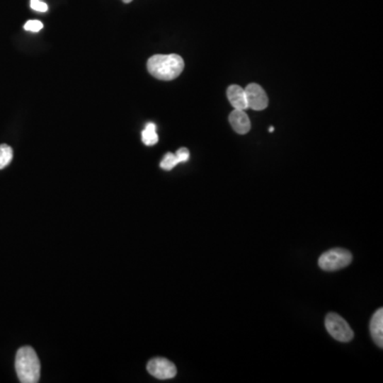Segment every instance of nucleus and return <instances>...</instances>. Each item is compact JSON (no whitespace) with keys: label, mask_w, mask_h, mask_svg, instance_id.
<instances>
[{"label":"nucleus","mask_w":383,"mask_h":383,"mask_svg":"<svg viewBox=\"0 0 383 383\" xmlns=\"http://www.w3.org/2000/svg\"><path fill=\"white\" fill-rule=\"evenodd\" d=\"M184 61L179 55H156L147 61V69L156 79L171 81L183 72Z\"/></svg>","instance_id":"f257e3e1"},{"label":"nucleus","mask_w":383,"mask_h":383,"mask_svg":"<svg viewBox=\"0 0 383 383\" xmlns=\"http://www.w3.org/2000/svg\"><path fill=\"white\" fill-rule=\"evenodd\" d=\"M16 370L21 382H39L41 377V363L33 347L24 346L18 349L16 358Z\"/></svg>","instance_id":"f03ea898"},{"label":"nucleus","mask_w":383,"mask_h":383,"mask_svg":"<svg viewBox=\"0 0 383 383\" xmlns=\"http://www.w3.org/2000/svg\"><path fill=\"white\" fill-rule=\"evenodd\" d=\"M353 261V256L346 249L334 248L326 251L319 257V268L326 272H334L346 268Z\"/></svg>","instance_id":"7ed1b4c3"},{"label":"nucleus","mask_w":383,"mask_h":383,"mask_svg":"<svg viewBox=\"0 0 383 383\" xmlns=\"http://www.w3.org/2000/svg\"><path fill=\"white\" fill-rule=\"evenodd\" d=\"M325 326L332 338L338 342H350L353 338V331L350 326L336 313H329L326 316Z\"/></svg>","instance_id":"20e7f679"},{"label":"nucleus","mask_w":383,"mask_h":383,"mask_svg":"<svg viewBox=\"0 0 383 383\" xmlns=\"http://www.w3.org/2000/svg\"><path fill=\"white\" fill-rule=\"evenodd\" d=\"M147 370L152 376L161 380L173 378L177 375L175 364L164 358H154L150 360L147 364Z\"/></svg>","instance_id":"39448f33"},{"label":"nucleus","mask_w":383,"mask_h":383,"mask_svg":"<svg viewBox=\"0 0 383 383\" xmlns=\"http://www.w3.org/2000/svg\"><path fill=\"white\" fill-rule=\"evenodd\" d=\"M247 107L255 111H262L268 105V97L265 91L259 84H251L245 88Z\"/></svg>","instance_id":"423d86ee"},{"label":"nucleus","mask_w":383,"mask_h":383,"mask_svg":"<svg viewBox=\"0 0 383 383\" xmlns=\"http://www.w3.org/2000/svg\"><path fill=\"white\" fill-rule=\"evenodd\" d=\"M229 122L234 130L239 135H246L251 128V120L245 110H236L230 113Z\"/></svg>","instance_id":"0eeeda50"},{"label":"nucleus","mask_w":383,"mask_h":383,"mask_svg":"<svg viewBox=\"0 0 383 383\" xmlns=\"http://www.w3.org/2000/svg\"><path fill=\"white\" fill-rule=\"evenodd\" d=\"M370 333H372V340L376 343L377 346L382 348L383 347V310L379 309L372 315V321L370 324Z\"/></svg>","instance_id":"6e6552de"},{"label":"nucleus","mask_w":383,"mask_h":383,"mask_svg":"<svg viewBox=\"0 0 383 383\" xmlns=\"http://www.w3.org/2000/svg\"><path fill=\"white\" fill-rule=\"evenodd\" d=\"M227 97L228 101L231 103L234 109H248V107H247V98L245 88H241V86H230L227 90Z\"/></svg>","instance_id":"1a4fd4ad"},{"label":"nucleus","mask_w":383,"mask_h":383,"mask_svg":"<svg viewBox=\"0 0 383 383\" xmlns=\"http://www.w3.org/2000/svg\"><path fill=\"white\" fill-rule=\"evenodd\" d=\"M142 141L146 146H154L158 143L159 137L156 135V126L154 122L146 125L145 129L142 132Z\"/></svg>","instance_id":"9d476101"},{"label":"nucleus","mask_w":383,"mask_h":383,"mask_svg":"<svg viewBox=\"0 0 383 383\" xmlns=\"http://www.w3.org/2000/svg\"><path fill=\"white\" fill-rule=\"evenodd\" d=\"M13 159V149L7 144L0 145V169H4L11 163Z\"/></svg>","instance_id":"9b49d317"},{"label":"nucleus","mask_w":383,"mask_h":383,"mask_svg":"<svg viewBox=\"0 0 383 383\" xmlns=\"http://www.w3.org/2000/svg\"><path fill=\"white\" fill-rule=\"evenodd\" d=\"M179 164V161H178L177 156L175 154H165L164 158L161 161L160 166L161 168L164 169V171H171L173 167L177 166Z\"/></svg>","instance_id":"f8f14e48"},{"label":"nucleus","mask_w":383,"mask_h":383,"mask_svg":"<svg viewBox=\"0 0 383 383\" xmlns=\"http://www.w3.org/2000/svg\"><path fill=\"white\" fill-rule=\"evenodd\" d=\"M25 30L30 31V33H39L43 29V24L40 21L33 20L29 21L25 24Z\"/></svg>","instance_id":"ddd939ff"},{"label":"nucleus","mask_w":383,"mask_h":383,"mask_svg":"<svg viewBox=\"0 0 383 383\" xmlns=\"http://www.w3.org/2000/svg\"><path fill=\"white\" fill-rule=\"evenodd\" d=\"M30 7L31 9L38 12H47L48 10V6L42 0H31Z\"/></svg>","instance_id":"4468645a"},{"label":"nucleus","mask_w":383,"mask_h":383,"mask_svg":"<svg viewBox=\"0 0 383 383\" xmlns=\"http://www.w3.org/2000/svg\"><path fill=\"white\" fill-rule=\"evenodd\" d=\"M175 154L176 156H177L179 163L186 162V161L190 159V152H188L185 147L180 148V149H178V152H176Z\"/></svg>","instance_id":"2eb2a0df"},{"label":"nucleus","mask_w":383,"mask_h":383,"mask_svg":"<svg viewBox=\"0 0 383 383\" xmlns=\"http://www.w3.org/2000/svg\"><path fill=\"white\" fill-rule=\"evenodd\" d=\"M122 1H124L125 4H130L132 0H122Z\"/></svg>","instance_id":"dca6fc26"},{"label":"nucleus","mask_w":383,"mask_h":383,"mask_svg":"<svg viewBox=\"0 0 383 383\" xmlns=\"http://www.w3.org/2000/svg\"><path fill=\"white\" fill-rule=\"evenodd\" d=\"M273 131H274V127H270V132H273Z\"/></svg>","instance_id":"f3484780"}]
</instances>
